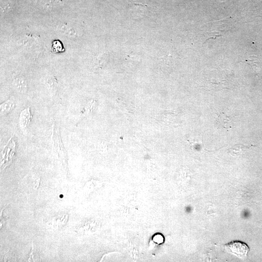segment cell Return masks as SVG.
I'll return each mask as SVG.
<instances>
[{
	"label": "cell",
	"mask_w": 262,
	"mask_h": 262,
	"mask_svg": "<svg viewBox=\"0 0 262 262\" xmlns=\"http://www.w3.org/2000/svg\"><path fill=\"white\" fill-rule=\"evenodd\" d=\"M226 249L233 255L241 259H244L249 250L247 245L242 242L235 241L230 242L225 246Z\"/></svg>",
	"instance_id": "6da1fadb"
},
{
	"label": "cell",
	"mask_w": 262,
	"mask_h": 262,
	"mask_svg": "<svg viewBox=\"0 0 262 262\" xmlns=\"http://www.w3.org/2000/svg\"><path fill=\"white\" fill-rule=\"evenodd\" d=\"M214 125L217 129H224L228 131L231 128V121L229 116L223 112L216 118Z\"/></svg>",
	"instance_id": "7a4b0ae2"
},
{
	"label": "cell",
	"mask_w": 262,
	"mask_h": 262,
	"mask_svg": "<svg viewBox=\"0 0 262 262\" xmlns=\"http://www.w3.org/2000/svg\"><path fill=\"white\" fill-rule=\"evenodd\" d=\"M14 85L19 92L23 93L27 90V82L24 78L22 76L16 77L13 81Z\"/></svg>",
	"instance_id": "3957f363"
},
{
	"label": "cell",
	"mask_w": 262,
	"mask_h": 262,
	"mask_svg": "<svg viewBox=\"0 0 262 262\" xmlns=\"http://www.w3.org/2000/svg\"><path fill=\"white\" fill-rule=\"evenodd\" d=\"M15 107L14 99H9L0 105V111L2 114H7L11 112Z\"/></svg>",
	"instance_id": "277c9868"
},
{
	"label": "cell",
	"mask_w": 262,
	"mask_h": 262,
	"mask_svg": "<svg viewBox=\"0 0 262 262\" xmlns=\"http://www.w3.org/2000/svg\"><path fill=\"white\" fill-rule=\"evenodd\" d=\"M108 59V54L106 52H103L97 57L96 59V64L99 68H102L106 64Z\"/></svg>",
	"instance_id": "5b68a950"
},
{
	"label": "cell",
	"mask_w": 262,
	"mask_h": 262,
	"mask_svg": "<svg viewBox=\"0 0 262 262\" xmlns=\"http://www.w3.org/2000/svg\"><path fill=\"white\" fill-rule=\"evenodd\" d=\"M47 84L50 93L54 95L57 90V83L56 81L53 78H50L48 79Z\"/></svg>",
	"instance_id": "8992f818"
},
{
	"label": "cell",
	"mask_w": 262,
	"mask_h": 262,
	"mask_svg": "<svg viewBox=\"0 0 262 262\" xmlns=\"http://www.w3.org/2000/svg\"><path fill=\"white\" fill-rule=\"evenodd\" d=\"M21 116L20 122H21L22 125L24 126H26L30 121V113L29 111H23Z\"/></svg>",
	"instance_id": "52a82bcc"
},
{
	"label": "cell",
	"mask_w": 262,
	"mask_h": 262,
	"mask_svg": "<svg viewBox=\"0 0 262 262\" xmlns=\"http://www.w3.org/2000/svg\"><path fill=\"white\" fill-rule=\"evenodd\" d=\"M52 49L54 52H63L65 50L63 44L59 40H54L52 42Z\"/></svg>",
	"instance_id": "ba28073f"
}]
</instances>
